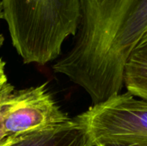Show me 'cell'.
<instances>
[{"label": "cell", "mask_w": 147, "mask_h": 146, "mask_svg": "<svg viewBox=\"0 0 147 146\" xmlns=\"http://www.w3.org/2000/svg\"><path fill=\"white\" fill-rule=\"evenodd\" d=\"M6 134L4 133V129H3V120H2V117L0 114V143L6 138Z\"/></svg>", "instance_id": "9"}, {"label": "cell", "mask_w": 147, "mask_h": 146, "mask_svg": "<svg viewBox=\"0 0 147 146\" xmlns=\"http://www.w3.org/2000/svg\"><path fill=\"white\" fill-rule=\"evenodd\" d=\"M79 5L72 46L53 69L82 87L97 105L124 86L126 64L147 32V0H79Z\"/></svg>", "instance_id": "1"}, {"label": "cell", "mask_w": 147, "mask_h": 146, "mask_svg": "<svg viewBox=\"0 0 147 146\" xmlns=\"http://www.w3.org/2000/svg\"><path fill=\"white\" fill-rule=\"evenodd\" d=\"M9 146H92L84 124L76 116L58 126L16 136Z\"/></svg>", "instance_id": "5"}, {"label": "cell", "mask_w": 147, "mask_h": 146, "mask_svg": "<svg viewBox=\"0 0 147 146\" xmlns=\"http://www.w3.org/2000/svg\"><path fill=\"white\" fill-rule=\"evenodd\" d=\"M2 6L12 46L25 64L58 59L77 33L79 0H2Z\"/></svg>", "instance_id": "2"}, {"label": "cell", "mask_w": 147, "mask_h": 146, "mask_svg": "<svg viewBox=\"0 0 147 146\" xmlns=\"http://www.w3.org/2000/svg\"><path fill=\"white\" fill-rule=\"evenodd\" d=\"M78 117L86 126L92 146H147V102L128 92L92 105Z\"/></svg>", "instance_id": "3"}, {"label": "cell", "mask_w": 147, "mask_h": 146, "mask_svg": "<svg viewBox=\"0 0 147 146\" xmlns=\"http://www.w3.org/2000/svg\"><path fill=\"white\" fill-rule=\"evenodd\" d=\"M4 42V37L0 34V49ZM15 89L14 86L9 83L8 77L5 73V62L0 57V102Z\"/></svg>", "instance_id": "7"}, {"label": "cell", "mask_w": 147, "mask_h": 146, "mask_svg": "<svg viewBox=\"0 0 147 146\" xmlns=\"http://www.w3.org/2000/svg\"><path fill=\"white\" fill-rule=\"evenodd\" d=\"M0 114L7 137L58 126L71 119L57 104L47 83L14 89L0 102Z\"/></svg>", "instance_id": "4"}, {"label": "cell", "mask_w": 147, "mask_h": 146, "mask_svg": "<svg viewBox=\"0 0 147 146\" xmlns=\"http://www.w3.org/2000/svg\"><path fill=\"white\" fill-rule=\"evenodd\" d=\"M0 19H3V6H2V0H0Z\"/></svg>", "instance_id": "10"}, {"label": "cell", "mask_w": 147, "mask_h": 146, "mask_svg": "<svg viewBox=\"0 0 147 146\" xmlns=\"http://www.w3.org/2000/svg\"><path fill=\"white\" fill-rule=\"evenodd\" d=\"M16 136H10V137H6L1 143L0 146H9V145L12 143V141L14 140Z\"/></svg>", "instance_id": "8"}, {"label": "cell", "mask_w": 147, "mask_h": 146, "mask_svg": "<svg viewBox=\"0 0 147 146\" xmlns=\"http://www.w3.org/2000/svg\"><path fill=\"white\" fill-rule=\"evenodd\" d=\"M124 86L127 92L147 102V32L126 64Z\"/></svg>", "instance_id": "6"}, {"label": "cell", "mask_w": 147, "mask_h": 146, "mask_svg": "<svg viewBox=\"0 0 147 146\" xmlns=\"http://www.w3.org/2000/svg\"><path fill=\"white\" fill-rule=\"evenodd\" d=\"M98 146H123L120 145H115V144H103V145H100Z\"/></svg>", "instance_id": "11"}]
</instances>
